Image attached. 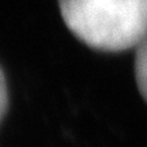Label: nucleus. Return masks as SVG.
Instances as JSON below:
<instances>
[{
  "mask_svg": "<svg viewBox=\"0 0 147 147\" xmlns=\"http://www.w3.org/2000/svg\"><path fill=\"white\" fill-rule=\"evenodd\" d=\"M8 106V93H7V83H5L4 74L0 68V120L3 119L5 110Z\"/></svg>",
  "mask_w": 147,
  "mask_h": 147,
  "instance_id": "nucleus-3",
  "label": "nucleus"
},
{
  "mask_svg": "<svg viewBox=\"0 0 147 147\" xmlns=\"http://www.w3.org/2000/svg\"><path fill=\"white\" fill-rule=\"evenodd\" d=\"M65 26L87 47L120 52L147 37V0H59Z\"/></svg>",
  "mask_w": 147,
  "mask_h": 147,
  "instance_id": "nucleus-1",
  "label": "nucleus"
},
{
  "mask_svg": "<svg viewBox=\"0 0 147 147\" xmlns=\"http://www.w3.org/2000/svg\"><path fill=\"white\" fill-rule=\"evenodd\" d=\"M135 75L139 91L147 102V37L136 47Z\"/></svg>",
  "mask_w": 147,
  "mask_h": 147,
  "instance_id": "nucleus-2",
  "label": "nucleus"
}]
</instances>
